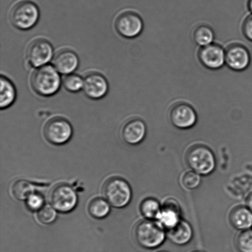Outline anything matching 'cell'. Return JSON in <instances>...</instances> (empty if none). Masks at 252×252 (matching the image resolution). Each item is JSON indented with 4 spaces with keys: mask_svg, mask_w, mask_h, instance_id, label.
<instances>
[{
    "mask_svg": "<svg viewBox=\"0 0 252 252\" xmlns=\"http://www.w3.org/2000/svg\"><path fill=\"white\" fill-rule=\"evenodd\" d=\"M31 85L33 90L43 97H50L60 90L61 79L54 66L46 65L36 68L32 73Z\"/></svg>",
    "mask_w": 252,
    "mask_h": 252,
    "instance_id": "cell-1",
    "label": "cell"
},
{
    "mask_svg": "<svg viewBox=\"0 0 252 252\" xmlns=\"http://www.w3.org/2000/svg\"><path fill=\"white\" fill-rule=\"evenodd\" d=\"M33 185L26 180H18L12 187V193L14 197L21 201L28 199L33 194Z\"/></svg>",
    "mask_w": 252,
    "mask_h": 252,
    "instance_id": "cell-22",
    "label": "cell"
},
{
    "mask_svg": "<svg viewBox=\"0 0 252 252\" xmlns=\"http://www.w3.org/2000/svg\"><path fill=\"white\" fill-rule=\"evenodd\" d=\"M103 195L112 206L122 208L129 203L132 191L125 180L114 177L108 179L103 185Z\"/></svg>",
    "mask_w": 252,
    "mask_h": 252,
    "instance_id": "cell-5",
    "label": "cell"
},
{
    "mask_svg": "<svg viewBox=\"0 0 252 252\" xmlns=\"http://www.w3.org/2000/svg\"><path fill=\"white\" fill-rule=\"evenodd\" d=\"M39 10L37 5L30 0H22L12 7L9 21L16 29L28 31L38 22Z\"/></svg>",
    "mask_w": 252,
    "mask_h": 252,
    "instance_id": "cell-3",
    "label": "cell"
},
{
    "mask_svg": "<svg viewBox=\"0 0 252 252\" xmlns=\"http://www.w3.org/2000/svg\"><path fill=\"white\" fill-rule=\"evenodd\" d=\"M193 232L191 225L186 221L179 222L176 226L167 231V236L172 243L178 246L186 245L191 241Z\"/></svg>",
    "mask_w": 252,
    "mask_h": 252,
    "instance_id": "cell-17",
    "label": "cell"
},
{
    "mask_svg": "<svg viewBox=\"0 0 252 252\" xmlns=\"http://www.w3.org/2000/svg\"><path fill=\"white\" fill-rule=\"evenodd\" d=\"M115 27L121 36L126 38H134L142 33L143 22L135 12L125 11L116 19Z\"/></svg>",
    "mask_w": 252,
    "mask_h": 252,
    "instance_id": "cell-9",
    "label": "cell"
},
{
    "mask_svg": "<svg viewBox=\"0 0 252 252\" xmlns=\"http://www.w3.org/2000/svg\"><path fill=\"white\" fill-rule=\"evenodd\" d=\"M187 162L193 171L202 175L211 174L216 167L214 153L203 145H195L190 148L187 154Z\"/></svg>",
    "mask_w": 252,
    "mask_h": 252,
    "instance_id": "cell-4",
    "label": "cell"
},
{
    "mask_svg": "<svg viewBox=\"0 0 252 252\" xmlns=\"http://www.w3.org/2000/svg\"><path fill=\"white\" fill-rule=\"evenodd\" d=\"M63 85L68 92L76 93L83 90V79L80 76L71 73L66 75L63 80Z\"/></svg>",
    "mask_w": 252,
    "mask_h": 252,
    "instance_id": "cell-25",
    "label": "cell"
},
{
    "mask_svg": "<svg viewBox=\"0 0 252 252\" xmlns=\"http://www.w3.org/2000/svg\"><path fill=\"white\" fill-rule=\"evenodd\" d=\"M170 120L172 124L180 129H188L196 125L197 117L196 112L188 103H177L170 110Z\"/></svg>",
    "mask_w": 252,
    "mask_h": 252,
    "instance_id": "cell-11",
    "label": "cell"
},
{
    "mask_svg": "<svg viewBox=\"0 0 252 252\" xmlns=\"http://www.w3.org/2000/svg\"><path fill=\"white\" fill-rule=\"evenodd\" d=\"M49 200L57 211L66 213L75 208L78 198L76 192L70 187L60 184L51 190Z\"/></svg>",
    "mask_w": 252,
    "mask_h": 252,
    "instance_id": "cell-8",
    "label": "cell"
},
{
    "mask_svg": "<svg viewBox=\"0 0 252 252\" xmlns=\"http://www.w3.org/2000/svg\"><path fill=\"white\" fill-rule=\"evenodd\" d=\"M72 127L65 118H53L46 123L44 135L48 142L54 145L67 142L72 135Z\"/></svg>",
    "mask_w": 252,
    "mask_h": 252,
    "instance_id": "cell-7",
    "label": "cell"
},
{
    "mask_svg": "<svg viewBox=\"0 0 252 252\" xmlns=\"http://www.w3.org/2000/svg\"><path fill=\"white\" fill-rule=\"evenodd\" d=\"M191 252H202V251H192Z\"/></svg>",
    "mask_w": 252,
    "mask_h": 252,
    "instance_id": "cell-32",
    "label": "cell"
},
{
    "mask_svg": "<svg viewBox=\"0 0 252 252\" xmlns=\"http://www.w3.org/2000/svg\"><path fill=\"white\" fill-rule=\"evenodd\" d=\"M247 206L249 209L252 212V192L248 197L246 200Z\"/></svg>",
    "mask_w": 252,
    "mask_h": 252,
    "instance_id": "cell-30",
    "label": "cell"
},
{
    "mask_svg": "<svg viewBox=\"0 0 252 252\" xmlns=\"http://www.w3.org/2000/svg\"><path fill=\"white\" fill-rule=\"evenodd\" d=\"M109 85L102 74L91 72L83 79V91L86 97L92 100H99L107 94Z\"/></svg>",
    "mask_w": 252,
    "mask_h": 252,
    "instance_id": "cell-10",
    "label": "cell"
},
{
    "mask_svg": "<svg viewBox=\"0 0 252 252\" xmlns=\"http://www.w3.org/2000/svg\"><path fill=\"white\" fill-rule=\"evenodd\" d=\"M229 220L234 228L246 230L252 226V212L248 207H234L229 214Z\"/></svg>",
    "mask_w": 252,
    "mask_h": 252,
    "instance_id": "cell-18",
    "label": "cell"
},
{
    "mask_svg": "<svg viewBox=\"0 0 252 252\" xmlns=\"http://www.w3.org/2000/svg\"><path fill=\"white\" fill-rule=\"evenodd\" d=\"M198 58L205 67L210 70H219L225 63V51L219 44L212 43L202 47Z\"/></svg>",
    "mask_w": 252,
    "mask_h": 252,
    "instance_id": "cell-13",
    "label": "cell"
},
{
    "mask_svg": "<svg viewBox=\"0 0 252 252\" xmlns=\"http://www.w3.org/2000/svg\"><path fill=\"white\" fill-rule=\"evenodd\" d=\"M53 47L45 39H34L29 44L26 51V59L29 63L34 68L46 65L53 58Z\"/></svg>",
    "mask_w": 252,
    "mask_h": 252,
    "instance_id": "cell-6",
    "label": "cell"
},
{
    "mask_svg": "<svg viewBox=\"0 0 252 252\" xmlns=\"http://www.w3.org/2000/svg\"><path fill=\"white\" fill-rule=\"evenodd\" d=\"M251 54L245 46L239 44L229 46L225 51V63L231 70H245L250 65Z\"/></svg>",
    "mask_w": 252,
    "mask_h": 252,
    "instance_id": "cell-12",
    "label": "cell"
},
{
    "mask_svg": "<svg viewBox=\"0 0 252 252\" xmlns=\"http://www.w3.org/2000/svg\"><path fill=\"white\" fill-rule=\"evenodd\" d=\"M167 252V251H159V252Z\"/></svg>",
    "mask_w": 252,
    "mask_h": 252,
    "instance_id": "cell-33",
    "label": "cell"
},
{
    "mask_svg": "<svg viewBox=\"0 0 252 252\" xmlns=\"http://www.w3.org/2000/svg\"><path fill=\"white\" fill-rule=\"evenodd\" d=\"M200 175L193 170L185 172L182 177L183 186L188 189H196L201 184V178Z\"/></svg>",
    "mask_w": 252,
    "mask_h": 252,
    "instance_id": "cell-26",
    "label": "cell"
},
{
    "mask_svg": "<svg viewBox=\"0 0 252 252\" xmlns=\"http://www.w3.org/2000/svg\"><path fill=\"white\" fill-rule=\"evenodd\" d=\"M236 246L239 252H252V229L242 231L236 237Z\"/></svg>",
    "mask_w": 252,
    "mask_h": 252,
    "instance_id": "cell-24",
    "label": "cell"
},
{
    "mask_svg": "<svg viewBox=\"0 0 252 252\" xmlns=\"http://www.w3.org/2000/svg\"><path fill=\"white\" fill-rule=\"evenodd\" d=\"M182 211L179 203L174 199L169 198L161 206L157 221L165 230H169L182 220Z\"/></svg>",
    "mask_w": 252,
    "mask_h": 252,
    "instance_id": "cell-14",
    "label": "cell"
},
{
    "mask_svg": "<svg viewBox=\"0 0 252 252\" xmlns=\"http://www.w3.org/2000/svg\"><path fill=\"white\" fill-rule=\"evenodd\" d=\"M248 8L252 14V0H249L248 1Z\"/></svg>",
    "mask_w": 252,
    "mask_h": 252,
    "instance_id": "cell-31",
    "label": "cell"
},
{
    "mask_svg": "<svg viewBox=\"0 0 252 252\" xmlns=\"http://www.w3.org/2000/svg\"><path fill=\"white\" fill-rule=\"evenodd\" d=\"M89 212L91 216L95 219H103L108 216L110 207L107 202L101 198H95L89 205Z\"/></svg>",
    "mask_w": 252,
    "mask_h": 252,
    "instance_id": "cell-23",
    "label": "cell"
},
{
    "mask_svg": "<svg viewBox=\"0 0 252 252\" xmlns=\"http://www.w3.org/2000/svg\"><path fill=\"white\" fill-rule=\"evenodd\" d=\"M53 63L59 73L67 75L77 69L80 60L75 52L70 49H62L54 56Z\"/></svg>",
    "mask_w": 252,
    "mask_h": 252,
    "instance_id": "cell-15",
    "label": "cell"
},
{
    "mask_svg": "<svg viewBox=\"0 0 252 252\" xmlns=\"http://www.w3.org/2000/svg\"><path fill=\"white\" fill-rule=\"evenodd\" d=\"M133 234L137 243L142 248L148 249L161 246L166 236L165 229L157 221L149 220L137 223Z\"/></svg>",
    "mask_w": 252,
    "mask_h": 252,
    "instance_id": "cell-2",
    "label": "cell"
},
{
    "mask_svg": "<svg viewBox=\"0 0 252 252\" xmlns=\"http://www.w3.org/2000/svg\"><path fill=\"white\" fill-rule=\"evenodd\" d=\"M214 37L213 30L209 26H199L194 32L193 38L195 43L201 47L212 44Z\"/></svg>",
    "mask_w": 252,
    "mask_h": 252,
    "instance_id": "cell-21",
    "label": "cell"
},
{
    "mask_svg": "<svg viewBox=\"0 0 252 252\" xmlns=\"http://www.w3.org/2000/svg\"><path fill=\"white\" fill-rule=\"evenodd\" d=\"M161 206L157 199L148 197L142 202L140 211L142 216L149 220H157L160 213Z\"/></svg>",
    "mask_w": 252,
    "mask_h": 252,
    "instance_id": "cell-20",
    "label": "cell"
},
{
    "mask_svg": "<svg viewBox=\"0 0 252 252\" xmlns=\"http://www.w3.org/2000/svg\"><path fill=\"white\" fill-rule=\"evenodd\" d=\"M243 32L246 38L252 41V14L244 21L243 26Z\"/></svg>",
    "mask_w": 252,
    "mask_h": 252,
    "instance_id": "cell-29",
    "label": "cell"
},
{
    "mask_svg": "<svg viewBox=\"0 0 252 252\" xmlns=\"http://www.w3.org/2000/svg\"><path fill=\"white\" fill-rule=\"evenodd\" d=\"M147 127L143 121L132 119L128 121L123 126L122 136L126 142L131 145H136L144 139Z\"/></svg>",
    "mask_w": 252,
    "mask_h": 252,
    "instance_id": "cell-16",
    "label": "cell"
},
{
    "mask_svg": "<svg viewBox=\"0 0 252 252\" xmlns=\"http://www.w3.org/2000/svg\"><path fill=\"white\" fill-rule=\"evenodd\" d=\"M1 96H0V107L1 109H6L11 107L16 101L17 97L16 89L14 84L6 76L1 75Z\"/></svg>",
    "mask_w": 252,
    "mask_h": 252,
    "instance_id": "cell-19",
    "label": "cell"
},
{
    "mask_svg": "<svg viewBox=\"0 0 252 252\" xmlns=\"http://www.w3.org/2000/svg\"><path fill=\"white\" fill-rule=\"evenodd\" d=\"M27 206L32 211H37L41 209L44 204V199L40 195L37 194H32L27 199Z\"/></svg>",
    "mask_w": 252,
    "mask_h": 252,
    "instance_id": "cell-28",
    "label": "cell"
},
{
    "mask_svg": "<svg viewBox=\"0 0 252 252\" xmlns=\"http://www.w3.org/2000/svg\"><path fill=\"white\" fill-rule=\"evenodd\" d=\"M39 221L43 224L53 223L56 218V212L51 206H46L39 210L38 214Z\"/></svg>",
    "mask_w": 252,
    "mask_h": 252,
    "instance_id": "cell-27",
    "label": "cell"
}]
</instances>
